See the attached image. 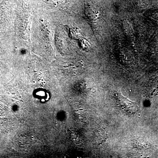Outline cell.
<instances>
[{
	"label": "cell",
	"mask_w": 158,
	"mask_h": 158,
	"mask_svg": "<svg viewBox=\"0 0 158 158\" xmlns=\"http://www.w3.org/2000/svg\"><path fill=\"white\" fill-rule=\"evenodd\" d=\"M35 96L42 101H46L49 99L48 94L45 90H38L35 92Z\"/></svg>",
	"instance_id": "obj_4"
},
{
	"label": "cell",
	"mask_w": 158,
	"mask_h": 158,
	"mask_svg": "<svg viewBox=\"0 0 158 158\" xmlns=\"http://www.w3.org/2000/svg\"><path fill=\"white\" fill-rule=\"evenodd\" d=\"M55 20L52 15L40 9L34 8L31 24L32 52L35 55H52L56 52Z\"/></svg>",
	"instance_id": "obj_1"
},
{
	"label": "cell",
	"mask_w": 158,
	"mask_h": 158,
	"mask_svg": "<svg viewBox=\"0 0 158 158\" xmlns=\"http://www.w3.org/2000/svg\"><path fill=\"white\" fill-rule=\"evenodd\" d=\"M95 141L98 144H102L106 141L107 139V134L103 129H98L95 133Z\"/></svg>",
	"instance_id": "obj_3"
},
{
	"label": "cell",
	"mask_w": 158,
	"mask_h": 158,
	"mask_svg": "<svg viewBox=\"0 0 158 158\" xmlns=\"http://www.w3.org/2000/svg\"><path fill=\"white\" fill-rule=\"evenodd\" d=\"M115 96L116 102L123 110L131 114H135L138 111V106L135 103L125 97L120 92H116Z\"/></svg>",
	"instance_id": "obj_2"
}]
</instances>
